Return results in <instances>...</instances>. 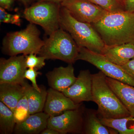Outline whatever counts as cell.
<instances>
[{"label": "cell", "mask_w": 134, "mask_h": 134, "mask_svg": "<svg viewBox=\"0 0 134 134\" xmlns=\"http://www.w3.org/2000/svg\"><path fill=\"white\" fill-rule=\"evenodd\" d=\"M94 29L107 46L134 44V12H108Z\"/></svg>", "instance_id": "1"}, {"label": "cell", "mask_w": 134, "mask_h": 134, "mask_svg": "<svg viewBox=\"0 0 134 134\" xmlns=\"http://www.w3.org/2000/svg\"><path fill=\"white\" fill-rule=\"evenodd\" d=\"M101 71L92 74L93 102L98 107V116L104 119H119L130 115L108 85Z\"/></svg>", "instance_id": "2"}, {"label": "cell", "mask_w": 134, "mask_h": 134, "mask_svg": "<svg viewBox=\"0 0 134 134\" xmlns=\"http://www.w3.org/2000/svg\"><path fill=\"white\" fill-rule=\"evenodd\" d=\"M60 24V27L70 34L79 47L102 54L105 44L91 24L76 20L66 9L62 6Z\"/></svg>", "instance_id": "3"}, {"label": "cell", "mask_w": 134, "mask_h": 134, "mask_svg": "<svg viewBox=\"0 0 134 134\" xmlns=\"http://www.w3.org/2000/svg\"><path fill=\"white\" fill-rule=\"evenodd\" d=\"M36 24L30 23L24 30L7 34L2 41V51L10 56L19 54H38L44 44Z\"/></svg>", "instance_id": "4"}, {"label": "cell", "mask_w": 134, "mask_h": 134, "mask_svg": "<svg viewBox=\"0 0 134 134\" xmlns=\"http://www.w3.org/2000/svg\"><path fill=\"white\" fill-rule=\"evenodd\" d=\"M46 39L38 55L46 59H58L69 64L76 61L79 47L68 32L60 27Z\"/></svg>", "instance_id": "5"}, {"label": "cell", "mask_w": 134, "mask_h": 134, "mask_svg": "<svg viewBox=\"0 0 134 134\" xmlns=\"http://www.w3.org/2000/svg\"><path fill=\"white\" fill-rule=\"evenodd\" d=\"M60 3L49 2H37L25 8L24 16L30 23L40 25L46 35L50 36L60 28Z\"/></svg>", "instance_id": "6"}, {"label": "cell", "mask_w": 134, "mask_h": 134, "mask_svg": "<svg viewBox=\"0 0 134 134\" xmlns=\"http://www.w3.org/2000/svg\"><path fill=\"white\" fill-rule=\"evenodd\" d=\"M82 60L97 68L106 76L134 86V80L121 67L107 60L101 54L94 52L84 47H79L76 61Z\"/></svg>", "instance_id": "7"}, {"label": "cell", "mask_w": 134, "mask_h": 134, "mask_svg": "<svg viewBox=\"0 0 134 134\" xmlns=\"http://www.w3.org/2000/svg\"><path fill=\"white\" fill-rule=\"evenodd\" d=\"M85 108L82 104L76 109L67 110L56 116H50L47 128L55 130L60 134H83Z\"/></svg>", "instance_id": "8"}, {"label": "cell", "mask_w": 134, "mask_h": 134, "mask_svg": "<svg viewBox=\"0 0 134 134\" xmlns=\"http://www.w3.org/2000/svg\"><path fill=\"white\" fill-rule=\"evenodd\" d=\"M61 5L76 20L91 24L100 21L108 12L89 0H65Z\"/></svg>", "instance_id": "9"}, {"label": "cell", "mask_w": 134, "mask_h": 134, "mask_svg": "<svg viewBox=\"0 0 134 134\" xmlns=\"http://www.w3.org/2000/svg\"><path fill=\"white\" fill-rule=\"evenodd\" d=\"M27 69L25 55L10 56L8 59H0V84L19 83L23 84L24 74Z\"/></svg>", "instance_id": "10"}, {"label": "cell", "mask_w": 134, "mask_h": 134, "mask_svg": "<svg viewBox=\"0 0 134 134\" xmlns=\"http://www.w3.org/2000/svg\"><path fill=\"white\" fill-rule=\"evenodd\" d=\"M62 92L76 104L93 101L92 78L89 70H81L75 82Z\"/></svg>", "instance_id": "11"}, {"label": "cell", "mask_w": 134, "mask_h": 134, "mask_svg": "<svg viewBox=\"0 0 134 134\" xmlns=\"http://www.w3.org/2000/svg\"><path fill=\"white\" fill-rule=\"evenodd\" d=\"M82 104H76L62 92L50 88L47 90V97L43 110L50 116H56L67 110L79 108Z\"/></svg>", "instance_id": "12"}, {"label": "cell", "mask_w": 134, "mask_h": 134, "mask_svg": "<svg viewBox=\"0 0 134 134\" xmlns=\"http://www.w3.org/2000/svg\"><path fill=\"white\" fill-rule=\"evenodd\" d=\"M46 77L50 88L61 92L71 86L77 78L73 64L54 68L46 74Z\"/></svg>", "instance_id": "13"}, {"label": "cell", "mask_w": 134, "mask_h": 134, "mask_svg": "<svg viewBox=\"0 0 134 134\" xmlns=\"http://www.w3.org/2000/svg\"><path fill=\"white\" fill-rule=\"evenodd\" d=\"M50 116L44 112L30 114L24 121L16 124L14 133L16 134H38L47 127Z\"/></svg>", "instance_id": "14"}, {"label": "cell", "mask_w": 134, "mask_h": 134, "mask_svg": "<svg viewBox=\"0 0 134 134\" xmlns=\"http://www.w3.org/2000/svg\"><path fill=\"white\" fill-rule=\"evenodd\" d=\"M101 54L108 60L121 66L134 57V44L105 46Z\"/></svg>", "instance_id": "15"}, {"label": "cell", "mask_w": 134, "mask_h": 134, "mask_svg": "<svg viewBox=\"0 0 134 134\" xmlns=\"http://www.w3.org/2000/svg\"><path fill=\"white\" fill-rule=\"evenodd\" d=\"M106 80L130 115L134 117V86L107 76Z\"/></svg>", "instance_id": "16"}, {"label": "cell", "mask_w": 134, "mask_h": 134, "mask_svg": "<svg viewBox=\"0 0 134 134\" xmlns=\"http://www.w3.org/2000/svg\"><path fill=\"white\" fill-rule=\"evenodd\" d=\"M0 84V100L14 112L18 101L25 93V83Z\"/></svg>", "instance_id": "17"}, {"label": "cell", "mask_w": 134, "mask_h": 134, "mask_svg": "<svg viewBox=\"0 0 134 134\" xmlns=\"http://www.w3.org/2000/svg\"><path fill=\"white\" fill-rule=\"evenodd\" d=\"M83 134L119 133L115 130L103 125L97 111L85 108L84 113Z\"/></svg>", "instance_id": "18"}, {"label": "cell", "mask_w": 134, "mask_h": 134, "mask_svg": "<svg viewBox=\"0 0 134 134\" xmlns=\"http://www.w3.org/2000/svg\"><path fill=\"white\" fill-rule=\"evenodd\" d=\"M25 87L30 114L43 111L47 97V91L43 86L41 87V91H39L26 82Z\"/></svg>", "instance_id": "19"}, {"label": "cell", "mask_w": 134, "mask_h": 134, "mask_svg": "<svg viewBox=\"0 0 134 134\" xmlns=\"http://www.w3.org/2000/svg\"><path fill=\"white\" fill-rule=\"evenodd\" d=\"M100 119L103 125L115 130L119 134H134V117L131 115L119 119Z\"/></svg>", "instance_id": "20"}, {"label": "cell", "mask_w": 134, "mask_h": 134, "mask_svg": "<svg viewBox=\"0 0 134 134\" xmlns=\"http://www.w3.org/2000/svg\"><path fill=\"white\" fill-rule=\"evenodd\" d=\"M16 125L14 113L2 102H0V133H14Z\"/></svg>", "instance_id": "21"}, {"label": "cell", "mask_w": 134, "mask_h": 134, "mask_svg": "<svg viewBox=\"0 0 134 134\" xmlns=\"http://www.w3.org/2000/svg\"><path fill=\"white\" fill-rule=\"evenodd\" d=\"M108 12L125 10V6L118 0H89Z\"/></svg>", "instance_id": "22"}, {"label": "cell", "mask_w": 134, "mask_h": 134, "mask_svg": "<svg viewBox=\"0 0 134 134\" xmlns=\"http://www.w3.org/2000/svg\"><path fill=\"white\" fill-rule=\"evenodd\" d=\"M46 59L41 56H37V54L31 53L25 55V64L26 68H33L38 70L46 65Z\"/></svg>", "instance_id": "23"}, {"label": "cell", "mask_w": 134, "mask_h": 134, "mask_svg": "<svg viewBox=\"0 0 134 134\" xmlns=\"http://www.w3.org/2000/svg\"><path fill=\"white\" fill-rule=\"evenodd\" d=\"M0 22L20 26L21 20L19 15L9 14L7 12L6 9L0 7Z\"/></svg>", "instance_id": "24"}, {"label": "cell", "mask_w": 134, "mask_h": 134, "mask_svg": "<svg viewBox=\"0 0 134 134\" xmlns=\"http://www.w3.org/2000/svg\"><path fill=\"white\" fill-rule=\"evenodd\" d=\"M41 72H38L37 70L33 68H29L26 69L24 74L25 79L30 80L32 83V86L39 91L41 90V87L38 86L36 79L38 75H41Z\"/></svg>", "instance_id": "25"}, {"label": "cell", "mask_w": 134, "mask_h": 134, "mask_svg": "<svg viewBox=\"0 0 134 134\" xmlns=\"http://www.w3.org/2000/svg\"><path fill=\"white\" fill-rule=\"evenodd\" d=\"M13 113L16 124L24 121L30 115L29 109L22 107H16Z\"/></svg>", "instance_id": "26"}, {"label": "cell", "mask_w": 134, "mask_h": 134, "mask_svg": "<svg viewBox=\"0 0 134 134\" xmlns=\"http://www.w3.org/2000/svg\"><path fill=\"white\" fill-rule=\"evenodd\" d=\"M121 67L134 80V57L125 65Z\"/></svg>", "instance_id": "27"}, {"label": "cell", "mask_w": 134, "mask_h": 134, "mask_svg": "<svg viewBox=\"0 0 134 134\" xmlns=\"http://www.w3.org/2000/svg\"><path fill=\"white\" fill-rule=\"evenodd\" d=\"M15 0H0L1 7L8 10H11Z\"/></svg>", "instance_id": "28"}, {"label": "cell", "mask_w": 134, "mask_h": 134, "mask_svg": "<svg viewBox=\"0 0 134 134\" xmlns=\"http://www.w3.org/2000/svg\"><path fill=\"white\" fill-rule=\"evenodd\" d=\"M125 10L130 12H134V0H126L125 4Z\"/></svg>", "instance_id": "29"}, {"label": "cell", "mask_w": 134, "mask_h": 134, "mask_svg": "<svg viewBox=\"0 0 134 134\" xmlns=\"http://www.w3.org/2000/svg\"><path fill=\"white\" fill-rule=\"evenodd\" d=\"M41 134H60L58 131L52 129L47 128L41 132Z\"/></svg>", "instance_id": "30"}, {"label": "cell", "mask_w": 134, "mask_h": 134, "mask_svg": "<svg viewBox=\"0 0 134 134\" xmlns=\"http://www.w3.org/2000/svg\"><path fill=\"white\" fill-rule=\"evenodd\" d=\"M17 1L24 5L25 8H26L29 7L32 4H33L34 2L36 1V0H17Z\"/></svg>", "instance_id": "31"}, {"label": "cell", "mask_w": 134, "mask_h": 134, "mask_svg": "<svg viewBox=\"0 0 134 134\" xmlns=\"http://www.w3.org/2000/svg\"><path fill=\"white\" fill-rule=\"evenodd\" d=\"M65 0H36V2H53L61 3L63 2Z\"/></svg>", "instance_id": "32"}, {"label": "cell", "mask_w": 134, "mask_h": 134, "mask_svg": "<svg viewBox=\"0 0 134 134\" xmlns=\"http://www.w3.org/2000/svg\"><path fill=\"white\" fill-rule=\"evenodd\" d=\"M118 1H119V2H120L121 3H122V4H123V5H124V6H125V3L126 2V0H118Z\"/></svg>", "instance_id": "33"}]
</instances>
